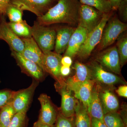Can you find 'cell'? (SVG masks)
<instances>
[{
	"label": "cell",
	"mask_w": 127,
	"mask_h": 127,
	"mask_svg": "<svg viewBox=\"0 0 127 127\" xmlns=\"http://www.w3.org/2000/svg\"><path fill=\"white\" fill-rule=\"evenodd\" d=\"M91 127H107L104 121L94 118H91Z\"/></svg>",
	"instance_id": "34"
},
{
	"label": "cell",
	"mask_w": 127,
	"mask_h": 127,
	"mask_svg": "<svg viewBox=\"0 0 127 127\" xmlns=\"http://www.w3.org/2000/svg\"><path fill=\"white\" fill-rule=\"evenodd\" d=\"M99 96L103 114L117 112L119 108V101L113 92L109 89L100 88L98 86Z\"/></svg>",
	"instance_id": "18"
},
{
	"label": "cell",
	"mask_w": 127,
	"mask_h": 127,
	"mask_svg": "<svg viewBox=\"0 0 127 127\" xmlns=\"http://www.w3.org/2000/svg\"><path fill=\"white\" fill-rule=\"evenodd\" d=\"M38 100L41 106L38 120L50 126H54L58 113L50 97L42 94L39 96Z\"/></svg>",
	"instance_id": "14"
},
{
	"label": "cell",
	"mask_w": 127,
	"mask_h": 127,
	"mask_svg": "<svg viewBox=\"0 0 127 127\" xmlns=\"http://www.w3.org/2000/svg\"><path fill=\"white\" fill-rule=\"evenodd\" d=\"M28 122L26 113H17L14 115L8 127H27Z\"/></svg>",
	"instance_id": "29"
},
{
	"label": "cell",
	"mask_w": 127,
	"mask_h": 127,
	"mask_svg": "<svg viewBox=\"0 0 127 127\" xmlns=\"http://www.w3.org/2000/svg\"><path fill=\"white\" fill-rule=\"evenodd\" d=\"M95 84L93 89L92 99L88 113L91 118L103 121L104 114L99 96L98 86H95Z\"/></svg>",
	"instance_id": "21"
},
{
	"label": "cell",
	"mask_w": 127,
	"mask_h": 127,
	"mask_svg": "<svg viewBox=\"0 0 127 127\" xmlns=\"http://www.w3.org/2000/svg\"><path fill=\"white\" fill-rule=\"evenodd\" d=\"M116 47L118 51L121 67L127 61V33H122L117 39Z\"/></svg>",
	"instance_id": "24"
},
{
	"label": "cell",
	"mask_w": 127,
	"mask_h": 127,
	"mask_svg": "<svg viewBox=\"0 0 127 127\" xmlns=\"http://www.w3.org/2000/svg\"><path fill=\"white\" fill-rule=\"evenodd\" d=\"M81 4L78 0H58L45 14L37 17L36 21L45 26L57 23L78 25Z\"/></svg>",
	"instance_id": "1"
},
{
	"label": "cell",
	"mask_w": 127,
	"mask_h": 127,
	"mask_svg": "<svg viewBox=\"0 0 127 127\" xmlns=\"http://www.w3.org/2000/svg\"><path fill=\"white\" fill-rule=\"evenodd\" d=\"M32 37L43 53L55 48L56 30L49 26L40 25L36 21L32 27Z\"/></svg>",
	"instance_id": "3"
},
{
	"label": "cell",
	"mask_w": 127,
	"mask_h": 127,
	"mask_svg": "<svg viewBox=\"0 0 127 127\" xmlns=\"http://www.w3.org/2000/svg\"><path fill=\"white\" fill-rule=\"evenodd\" d=\"M10 28L18 37L22 38L32 37V27L26 21L22 20L16 22H7Z\"/></svg>",
	"instance_id": "23"
},
{
	"label": "cell",
	"mask_w": 127,
	"mask_h": 127,
	"mask_svg": "<svg viewBox=\"0 0 127 127\" xmlns=\"http://www.w3.org/2000/svg\"><path fill=\"white\" fill-rule=\"evenodd\" d=\"M62 65L70 67L72 63V58L68 56H64L61 59Z\"/></svg>",
	"instance_id": "36"
},
{
	"label": "cell",
	"mask_w": 127,
	"mask_h": 127,
	"mask_svg": "<svg viewBox=\"0 0 127 127\" xmlns=\"http://www.w3.org/2000/svg\"><path fill=\"white\" fill-rule=\"evenodd\" d=\"M10 0H0V16H6V11L9 4Z\"/></svg>",
	"instance_id": "33"
},
{
	"label": "cell",
	"mask_w": 127,
	"mask_h": 127,
	"mask_svg": "<svg viewBox=\"0 0 127 127\" xmlns=\"http://www.w3.org/2000/svg\"><path fill=\"white\" fill-rule=\"evenodd\" d=\"M116 92L119 96L123 97H127V86L126 85H122L119 87L116 90Z\"/></svg>",
	"instance_id": "35"
},
{
	"label": "cell",
	"mask_w": 127,
	"mask_h": 127,
	"mask_svg": "<svg viewBox=\"0 0 127 127\" xmlns=\"http://www.w3.org/2000/svg\"><path fill=\"white\" fill-rule=\"evenodd\" d=\"M74 117L75 127H91V117L87 109L77 99Z\"/></svg>",
	"instance_id": "22"
},
{
	"label": "cell",
	"mask_w": 127,
	"mask_h": 127,
	"mask_svg": "<svg viewBox=\"0 0 127 127\" xmlns=\"http://www.w3.org/2000/svg\"><path fill=\"white\" fill-rule=\"evenodd\" d=\"M103 50L98 54L94 61L106 70L116 75H120L122 67L116 46Z\"/></svg>",
	"instance_id": "7"
},
{
	"label": "cell",
	"mask_w": 127,
	"mask_h": 127,
	"mask_svg": "<svg viewBox=\"0 0 127 127\" xmlns=\"http://www.w3.org/2000/svg\"><path fill=\"white\" fill-rule=\"evenodd\" d=\"M103 121L107 127H125V124L120 114L117 112L106 114Z\"/></svg>",
	"instance_id": "27"
},
{
	"label": "cell",
	"mask_w": 127,
	"mask_h": 127,
	"mask_svg": "<svg viewBox=\"0 0 127 127\" xmlns=\"http://www.w3.org/2000/svg\"><path fill=\"white\" fill-rule=\"evenodd\" d=\"M32 127H54V126H51L47 125L38 120L34 123Z\"/></svg>",
	"instance_id": "39"
},
{
	"label": "cell",
	"mask_w": 127,
	"mask_h": 127,
	"mask_svg": "<svg viewBox=\"0 0 127 127\" xmlns=\"http://www.w3.org/2000/svg\"><path fill=\"white\" fill-rule=\"evenodd\" d=\"M5 16H0V40L5 41L11 50L22 54L24 48L23 41L9 27Z\"/></svg>",
	"instance_id": "12"
},
{
	"label": "cell",
	"mask_w": 127,
	"mask_h": 127,
	"mask_svg": "<svg viewBox=\"0 0 127 127\" xmlns=\"http://www.w3.org/2000/svg\"><path fill=\"white\" fill-rule=\"evenodd\" d=\"M23 11L10 4L7 7L6 11V15L8 17L10 22L21 21L23 20Z\"/></svg>",
	"instance_id": "28"
},
{
	"label": "cell",
	"mask_w": 127,
	"mask_h": 127,
	"mask_svg": "<svg viewBox=\"0 0 127 127\" xmlns=\"http://www.w3.org/2000/svg\"><path fill=\"white\" fill-rule=\"evenodd\" d=\"M57 0L58 1V0Z\"/></svg>",
	"instance_id": "41"
},
{
	"label": "cell",
	"mask_w": 127,
	"mask_h": 127,
	"mask_svg": "<svg viewBox=\"0 0 127 127\" xmlns=\"http://www.w3.org/2000/svg\"><path fill=\"white\" fill-rule=\"evenodd\" d=\"M95 83L92 79H88L74 93L75 98L82 103L88 112L90 108L93 89Z\"/></svg>",
	"instance_id": "20"
},
{
	"label": "cell",
	"mask_w": 127,
	"mask_h": 127,
	"mask_svg": "<svg viewBox=\"0 0 127 127\" xmlns=\"http://www.w3.org/2000/svg\"><path fill=\"white\" fill-rule=\"evenodd\" d=\"M82 4L94 7L103 13L113 11L109 0H78Z\"/></svg>",
	"instance_id": "25"
},
{
	"label": "cell",
	"mask_w": 127,
	"mask_h": 127,
	"mask_svg": "<svg viewBox=\"0 0 127 127\" xmlns=\"http://www.w3.org/2000/svg\"><path fill=\"white\" fill-rule=\"evenodd\" d=\"M103 14L102 12L94 7L81 4L78 26L84 28L89 33L100 23Z\"/></svg>",
	"instance_id": "10"
},
{
	"label": "cell",
	"mask_w": 127,
	"mask_h": 127,
	"mask_svg": "<svg viewBox=\"0 0 127 127\" xmlns=\"http://www.w3.org/2000/svg\"><path fill=\"white\" fill-rule=\"evenodd\" d=\"M55 87L56 90L61 95V113L66 117H73L77 99L75 98L73 92L67 87L65 79L60 82H57Z\"/></svg>",
	"instance_id": "9"
},
{
	"label": "cell",
	"mask_w": 127,
	"mask_h": 127,
	"mask_svg": "<svg viewBox=\"0 0 127 127\" xmlns=\"http://www.w3.org/2000/svg\"><path fill=\"white\" fill-rule=\"evenodd\" d=\"M61 54L52 51L43 53V65L46 73H49L57 81L60 82L64 80L60 74V68L62 65Z\"/></svg>",
	"instance_id": "15"
},
{
	"label": "cell",
	"mask_w": 127,
	"mask_h": 127,
	"mask_svg": "<svg viewBox=\"0 0 127 127\" xmlns=\"http://www.w3.org/2000/svg\"><path fill=\"white\" fill-rule=\"evenodd\" d=\"M127 24L115 17L109 19L103 31L98 49L102 51L107 48L117 40L119 36L127 30Z\"/></svg>",
	"instance_id": "4"
},
{
	"label": "cell",
	"mask_w": 127,
	"mask_h": 127,
	"mask_svg": "<svg viewBox=\"0 0 127 127\" xmlns=\"http://www.w3.org/2000/svg\"><path fill=\"white\" fill-rule=\"evenodd\" d=\"M60 74L63 77L67 76L71 72L70 67L62 65L60 68Z\"/></svg>",
	"instance_id": "37"
},
{
	"label": "cell",
	"mask_w": 127,
	"mask_h": 127,
	"mask_svg": "<svg viewBox=\"0 0 127 127\" xmlns=\"http://www.w3.org/2000/svg\"><path fill=\"white\" fill-rule=\"evenodd\" d=\"M88 34V32L86 29L78 26L71 36L64 56H68L72 58L76 56L80 47L86 40Z\"/></svg>",
	"instance_id": "17"
},
{
	"label": "cell",
	"mask_w": 127,
	"mask_h": 127,
	"mask_svg": "<svg viewBox=\"0 0 127 127\" xmlns=\"http://www.w3.org/2000/svg\"><path fill=\"white\" fill-rule=\"evenodd\" d=\"M113 12L112 11L108 13H103L100 23L88 33L86 40L76 55L80 59H86L90 56L94 49L100 43L104 28L113 14Z\"/></svg>",
	"instance_id": "2"
},
{
	"label": "cell",
	"mask_w": 127,
	"mask_h": 127,
	"mask_svg": "<svg viewBox=\"0 0 127 127\" xmlns=\"http://www.w3.org/2000/svg\"><path fill=\"white\" fill-rule=\"evenodd\" d=\"M75 73L72 76L69 77L65 82L69 89L75 93L84 82L91 79V71L88 65L76 62L74 65Z\"/></svg>",
	"instance_id": "13"
},
{
	"label": "cell",
	"mask_w": 127,
	"mask_h": 127,
	"mask_svg": "<svg viewBox=\"0 0 127 127\" xmlns=\"http://www.w3.org/2000/svg\"><path fill=\"white\" fill-rule=\"evenodd\" d=\"M39 82L32 79L31 85L27 88L16 91L11 104L16 113H27Z\"/></svg>",
	"instance_id": "8"
},
{
	"label": "cell",
	"mask_w": 127,
	"mask_h": 127,
	"mask_svg": "<svg viewBox=\"0 0 127 127\" xmlns=\"http://www.w3.org/2000/svg\"><path fill=\"white\" fill-rule=\"evenodd\" d=\"M16 113L11 103L0 109V127H8Z\"/></svg>",
	"instance_id": "26"
},
{
	"label": "cell",
	"mask_w": 127,
	"mask_h": 127,
	"mask_svg": "<svg viewBox=\"0 0 127 127\" xmlns=\"http://www.w3.org/2000/svg\"><path fill=\"white\" fill-rule=\"evenodd\" d=\"M57 0H10L9 4L21 10H27L40 17L57 2Z\"/></svg>",
	"instance_id": "6"
},
{
	"label": "cell",
	"mask_w": 127,
	"mask_h": 127,
	"mask_svg": "<svg viewBox=\"0 0 127 127\" xmlns=\"http://www.w3.org/2000/svg\"><path fill=\"white\" fill-rule=\"evenodd\" d=\"M73 118L66 117L61 113H58L54 127H76Z\"/></svg>",
	"instance_id": "31"
},
{
	"label": "cell",
	"mask_w": 127,
	"mask_h": 127,
	"mask_svg": "<svg viewBox=\"0 0 127 127\" xmlns=\"http://www.w3.org/2000/svg\"><path fill=\"white\" fill-rule=\"evenodd\" d=\"M75 30V28L69 26L63 27L56 30V36L54 48L55 53L61 55L65 52Z\"/></svg>",
	"instance_id": "19"
},
{
	"label": "cell",
	"mask_w": 127,
	"mask_h": 127,
	"mask_svg": "<svg viewBox=\"0 0 127 127\" xmlns=\"http://www.w3.org/2000/svg\"><path fill=\"white\" fill-rule=\"evenodd\" d=\"M117 10L120 17L124 21H127V0H123L119 6Z\"/></svg>",
	"instance_id": "32"
},
{
	"label": "cell",
	"mask_w": 127,
	"mask_h": 127,
	"mask_svg": "<svg viewBox=\"0 0 127 127\" xmlns=\"http://www.w3.org/2000/svg\"><path fill=\"white\" fill-rule=\"evenodd\" d=\"M21 39L24 43V48L21 55L36 63L45 72L43 65V53L34 39L32 37Z\"/></svg>",
	"instance_id": "16"
},
{
	"label": "cell",
	"mask_w": 127,
	"mask_h": 127,
	"mask_svg": "<svg viewBox=\"0 0 127 127\" xmlns=\"http://www.w3.org/2000/svg\"><path fill=\"white\" fill-rule=\"evenodd\" d=\"M111 4L112 10L115 11L117 10L119 5L123 0H109Z\"/></svg>",
	"instance_id": "38"
},
{
	"label": "cell",
	"mask_w": 127,
	"mask_h": 127,
	"mask_svg": "<svg viewBox=\"0 0 127 127\" xmlns=\"http://www.w3.org/2000/svg\"><path fill=\"white\" fill-rule=\"evenodd\" d=\"M16 93V91L7 89L0 90V109L11 103Z\"/></svg>",
	"instance_id": "30"
},
{
	"label": "cell",
	"mask_w": 127,
	"mask_h": 127,
	"mask_svg": "<svg viewBox=\"0 0 127 127\" xmlns=\"http://www.w3.org/2000/svg\"><path fill=\"white\" fill-rule=\"evenodd\" d=\"M1 83V81L0 79V84Z\"/></svg>",
	"instance_id": "40"
},
{
	"label": "cell",
	"mask_w": 127,
	"mask_h": 127,
	"mask_svg": "<svg viewBox=\"0 0 127 127\" xmlns=\"http://www.w3.org/2000/svg\"><path fill=\"white\" fill-rule=\"evenodd\" d=\"M88 66L91 71V79L95 83L108 86L127 84V82L122 78L105 70L95 61L91 62Z\"/></svg>",
	"instance_id": "5"
},
{
	"label": "cell",
	"mask_w": 127,
	"mask_h": 127,
	"mask_svg": "<svg viewBox=\"0 0 127 127\" xmlns=\"http://www.w3.org/2000/svg\"><path fill=\"white\" fill-rule=\"evenodd\" d=\"M11 51L12 56L15 60L22 72L39 82L44 80L46 73L37 64L26 59L20 53Z\"/></svg>",
	"instance_id": "11"
}]
</instances>
